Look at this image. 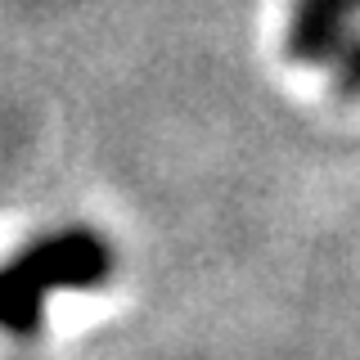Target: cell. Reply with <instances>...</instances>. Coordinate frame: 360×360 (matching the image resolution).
Here are the masks:
<instances>
[{"label":"cell","mask_w":360,"mask_h":360,"mask_svg":"<svg viewBox=\"0 0 360 360\" xmlns=\"http://www.w3.org/2000/svg\"><path fill=\"white\" fill-rule=\"evenodd\" d=\"M347 9H352V0H302V14H297V27H292V45H297V54H324L333 41H342L333 32L338 18H347Z\"/></svg>","instance_id":"1"}]
</instances>
